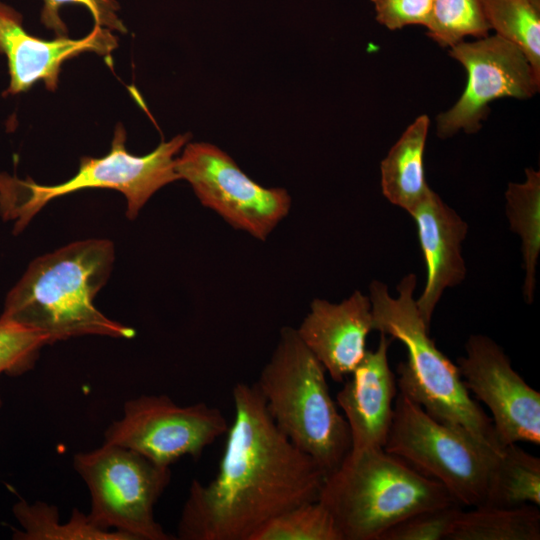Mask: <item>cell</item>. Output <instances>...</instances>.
<instances>
[{
    "instance_id": "3957f363",
    "label": "cell",
    "mask_w": 540,
    "mask_h": 540,
    "mask_svg": "<svg viewBox=\"0 0 540 540\" xmlns=\"http://www.w3.org/2000/svg\"><path fill=\"white\" fill-rule=\"evenodd\" d=\"M416 276L406 275L397 285V297L386 284L372 281L369 298L373 330L406 347L407 359L397 367L399 391L418 403L431 417L461 429L500 452L491 418L474 401L459 368L437 347L429 335L414 299Z\"/></svg>"
},
{
    "instance_id": "d4e9b609",
    "label": "cell",
    "mask_w": 540,
    "mask_h": 540,
    "mask_svg": "<svg viewBox=\"0 0 540 540\" xmlns=\"http://www.w3.org/2000/svg\"><path fill=\"white\" fill-rule=\"evenodd\" d=\"M48 344L46 335L0 320V375L20 376L26 373L34 367L41 348Z\"/></svg>"
},
{
    "instance_id": "8992f818",
    "label": "cell",
    "mask_w": 540,
    "mask_h": 540,
    "mask_svg": "<svg viewBox=\"0 0 540 540\" xmlns=\"http://www.w3.org/2000/svg\"><path fill=\"white\" fill-rule=\"evenodd\" d=\"M189 133L162 141L143 156L126 149V132L121 124L115 128L109 153L82 157L77 173L55 185H41L0 174V212L15 220L16 232H21L30 220L51 200L90 188L112 189L127 200L126 216L133 220L150 197L163 186L180 180L175 170V156L188 143Z\"/></svg>"
},
{
    "instance_id": "7402d4cb",
    "label": "cell",
    "mask_w": 540,
    "mask_h": 540,
    "mask_svg": "<svg viewBox=\"0 0 540 540\" xmlns=\"http://www.w3.org/2000/svg\"><path fill=\"white\" fill-rule=\"evenodd\" d=\"M496 35L516 45L540 77V0H483Z\"/></svg>"
},
{
    "instance_id": "6da1fadb",
    "label": "cell",
    "mask_w": 540,
    "mask_h": 540,
    "mask_svg": "<svg viewBox=\"0 0 540 540\" xmlns=\"http://www.w3.org/2000/svg\"><path fill=\"white\" fill-rule=\"evenodd\" d=\"M232 399L218 473L191 482L178 539L250 540L275 516L319 499L327 473L279 430L255 383H236Z\"/></svg>"
},
{
    "instance_id": "ba28073f",
    "label": "cell",
    "mask_w": 540,
    "mask_h": 540,
    "mask_svg": "<svg viewBox=\"0 0 540 540\" xmlns=\"http://www.w3.org/2000/svg\"><path fill=\"white\" fill-rule=\"evenodd\" d=\"M86 483L89 520L104 530H116L131 540H171L154 517V506L171 480L170 467L155 464L140 453L103 443L73 458Z\"/></svg>"
},
{
    "instance_id": "30bf717a",
    "label": "cell",
    "mask_w": 540,
    "mask_h": 540,
    "mask_svg": "<svg viewBox=\"0 0 540 540\" xmlns=\"http://www.w3.org/2000/svg\"><path fill=\"white\" fill-rule=\"evenodd\" d=\"M228 428L221 410L204 402L180 406L166 395H142L125 402L123 417L107 428L104 443L170 467L184 456L198 458Z\"/></svg>"
},
{
    "instance_id": "8fae6325",
    "label": "cell",
    "mask_w": 540,
    "mask_h": 540,
    "mask_svg": "<svg viewBox=\"0 0 540 540\" xmlns=\"http://www.w3.org/2000/svg\"><path fill=\"white\" fill-rule=\"evenodd\" d=\"M449 55L466 69L467 85L459 100L436 118L441 138L460 130L477 132L488 115L489 104L496 99H527L539 91L540 77L524 53L498 35L462 41L450 48Z\"/></svg>"
},
{
    "instance_id": "9a60e30c",
    "label": "cell",
    "mask_w": 540,
    "mask_h": 540,
    "mask_svg": "<svg viewBox=\"0 0 540 540\" xmlns=\"http://www.w3.org/2000/svg\"><path fill=\"white\" fill-rule=\"evenodd\" d=\"M393 339L380 333L375 350H367L336 396L347 421L351 449L358 453L383 448L392 422L397 395L396 378L388 363Z\"/></svg>"
},
{
    "instance_id": "ffe728a7",
    "label": "cell",
    "mask_w": 540,
    "mask_h": 540,
    "mask_svg": "<svg viewBox=\"0 0 540 540\" xmlns=\"http://www.w3.org/2000/svg\"><path fill=\"white\" fill-rule=\"evenodd\" d=\"M540 505V459L517 446L505 445L490 472L482 505Z\"/></svg>"
},
{
    "instance_id": "e0dca14e",
    "label": "cell",
    "mask_w": 540,
    "mask_h": 540,
    "mask_svg": "<svg viewBox=\"0 0 540 540\" xmlns=\"http://www.w3.org/2000/svg\"><path fill=\"white\" fill-rule=\"evenodd\" d=\"M429 124L427 115L419 116L407 127L381 162L383 195L390 203L408 213L430 189L424 170Z\"/></svg>"
},
{
    "instance_id": "cb8c5ba5",
    "label": "cell",
    "mask_w": 540,
    "mask_h": 540,
    "mask_svg": "<svg viewBox=\"0 0 540 540\" xmlns=\"http://www.w3.org/2000/svg\"><path fill=\"white\" fill-rule=\"evenodd\" d=\"M427 35L442 47H452L467 36L482 38L491 30L483 0H434Z\"/></svg>"
},
{
    "instance_id": "83f0119b",
    "label": "cell",
    "mask_w": 540,
    "mask_h": 540,
    "mask_svg": "<svg viewBox=\"0 0 540 540\" xmlns=\"http://www.w3.org/2000/svg\"><path fill=\"white\" fill-rule=\"evenodd\" d=\"M375 9L376 20L389 30L409 25L427 27L434 0H370Z\"/></svg>"
},
{
    "instance_id": "7c38bea8",
    "label": "cell",
    "mask_w": 540,
    "mask_h": 540,
    "mask_svg": "<svg viewBox=\"0 0 540 540\" xmlns=\"http://www.w3.org/2000/svg\"><path fill=\"white\" fill-rule=\"evenodd\" d=\"M466 355L458 359L462 380L470 393L491 412L502 446L540 444V393L513 369L509 357L491 338L470 335Z\"/></svg>"
},
{
    "instance_id": "4fadbf2b",
    "label": "cell",
    "mask_w": 540,
    "mask_h": 540,
    "mask_svg": "<svg viewBox=\"0 0 540 540\" xmlns=\"http://www.w3.org/2000/svg\"><path fill=\"white\" fill-rule=\"evenodd\" d=\"M117 38L109 29L94 24L84 37L57 36L46 40L28 33L19 11L0 1V54L7 61L9 83L3 95L27 92L37 82L55 91L62 65L82 53L110 56Z\"/></svg>"
},
{
    "instance_id": "2e32d148",
    "label": "cell",
    "mask_w": 540,
    "mask_h": 540,
    "mask_svg": "<svg viewBox=\"0 0 540 540\" xmlns=\"http://www.w3.org/2000/svg\"><path fill=\"white\" fill-rule=\"evenodd\" d=\"M409 214L417 227L427 270L426 284L416 305L430 329L433 312L445 289L465 279L461 248L468 226L431 188Z\"/></svg>"
},
{
    "instance_id": "7a4b0ae2",
    "label": "cell",
    "mask_w": 540,
    "mask_h": 540,
    "mask_svg": "<svg viewBox=\"0 0 540 540\" xmlns=\"http://www.w3.org/2000/svg\"><path fill=\"white\" fill-rule=\"evenodd\" d=\"M114 258V245L106 239L73 242L36 258L8 292L0 320L38 331L50 344L85 335L134 337L133 328L94 305Z\"/></svg>"
},
{
    "instance_id": "52a82bcc",
    "label": "cell",
    "mask_w": 540,
    "mask_h": 540,
    "mask_svg": "<svg viewBox=\"0 0 540 540\" xmlns=\"http://www.w3.org/2000/svg\"><path fill=\"white\" fill-rule=\"evenodd\" d=\"M383 449L440 483L457 504L467 507L484 503L490 472L502 451L436 420L400 391Z\"/></svg>"
},
{
    "instance_id": "5b68a950",
    "label": "cell",
    "mask_w": 540,
    "mask_h": 540,
    "mask_svg": "<svg viewBox=\"0 0 540 540\" xmlns=\"http://www.w3.org/2000/svg\"><path fill=\"white\" fill-rule=\"evenodd\" d=\"M279 430L328 474L351 449L350 430L333 400L326 371L296 328L281 329L254 382Z\"/></svg>"
},
{
    "instance_id": "ac0fdd59",
    "label": "cell",
    "mask_w": 540,
    "mask_h": 540,
    "mask_svg": "<svg viewBox=\"0 0 540 540\" xmlns=\"http://www.w3.org/2000/svg\"><path fill=\"white\" fill-rule=\"evenodd\" d=\"M538 506L480 505L461 510L447 540H539Z\"/></svg>"
},
{
    "instance_id": "d6986e66",
    "label": "cell",
    "mask_w": 540,
    "mask_h": 540,
    "mask_svg": "<svg viewBox=\"0 0 540 540\" xmlns=\"http://www.w3.org/2000/svg\"><path fill=\"white\" fill-rule=\"evenodd\" d=\"M525 174L524 182L509 183L505 197L510 228L521 239L525 270L523 295L525 301L531 304L540 253V173L527 168Z\"/></svg>"
},
{
    "instance_id": "44dd1931",
    "label": "cell",
    "mask_w": 540,
    "mask_h": 540,
    "mask_svg": "<svg viewBox=\"0 0 540 540\" xmlns=\"http://www.w3.org/2000/svg\"><path fill=\"white\" fill-rule=\"evenodd\" d=\"M13 513L22 526L15 531L14 539L20 540H131L116 530H104L95 526L78 509H74L69 522H59L56 506L44 502L29 504L23 500L13 506Z\"/></svg>"
},
{
    "instance_id": "277c9868",
    "label": "cell",
    "mask_w": 540,
    "mask_h": 540,
    "mask_svg": "<svg viewBox=\"0 0 540 540\" xmlns=\"http://www.w3.org/2000/svg\"><path fill=\"white\" fill-rule=\"evenodd\" d=\"M318 500L342 540H380L413 514L456 503L440 483L383 448L349 452L326 475Z\"/></svg>"
},
{
    "instance_id": "484cf974",
    "label": "cell",
    "mask_w": 540,
    "mask_h": 540,
    "mask_svg": "<svg viewBox=\"0 0 540 540\" xmlns=\"http://www.w3.org/2000/svg\"><path fill=\"white\" fill-rule=\"evenodd\" d=\"M461 510L455 503L418 512L389 528L380 540H447Z\"/></svg>"
},
{
    "instance_id": "4316f807",
    "label": "cell",
    "mask_w": 540,
    "mask_h": 540,
    "mask_svg": "<svg viewBox=\"0 0 540 540\" xmlns=\"http://www.w3.org/2000/svg\"><path fill=\"white\" fill-rule=\"evenodd\" d=\"M71 4L85 7L95 25L110 31L126 32V27L118 15L119 4L115 0H43L41 22L56 36H67L68 29L60 16V11L63 6Z\"/></svg>"
},
{
    "instance_id": "603a6c76",
    "label": "cell",
    "mask_w": 540,
    "mask_h": 540,
    "mask_svg": "<svg viewBox=\"0 0 540 540\" xmlns=\"http://www.w3.org/2000/svg\"><path fill=\"white\" fill-rule=\"evenodd\" d=\"M250 540H342V537L330 512L317 500L275 516Z\"/></svg>"
},
{
    "instance_id": "9c48e42d",
    "label": "cell",
    "mask_w": 540,
    "mask_h": 540,
    "mask_svg": "<svg viewBox=\"0 0 540 540\" xmlns=\"http://www.w3.org/2000/svg\"><path fill=\"white\" fill-rule=\"evenodd\" d=\"M179 179L186 180L204 207L237 230L266 240L289 213L291 197L283 188H266L249 178L217 146L188 143L175 159Z\"/></svg>"
},
{
    "instance_id": "5bb4252c",
    "label": "cell",
    "mask_w": 540,
    "mask_h": 540,
    "mask_svg": "<svg viewBox=\"0 0 540 540\" xmlns=\"http://www.w3.org/2000/svg\"><path fill=\"white\" fill-rule=\"evenodd\" d=\"M372 330L371 301L360 291L340 303L314 299L296 328L302 342L336 382H342L360 363Z\"/></svg>"
}]
</instances>
